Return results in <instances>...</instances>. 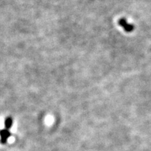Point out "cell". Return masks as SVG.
<instances>
[{
    "label": "cell",
    "instance_id": "cell-2",
    "mask_svg": "<svg viewBox=\"0 0 151 151\" xmlns=\"http://www.w3.org/2000/svg\"><path fill=\"white\" fill-rule=\"evenodd\" d=\"M118 23H119V25H120V26H121L122 28L125 30V32H131L134 30V26H133L132 25H130V24H129V23H127V20H126L125 18L120 19Z\"/></svg>",
    "mask_w": 151,
    "mask_h": 151
},
{
    "label": "cell",
    "instance_id": "cell-1",
    "mask_svg": "<svg viewBox=\"0 0 151 151\" xmlns=\"http://www.w3.org/2000/svg\"><path fill=\"white\" fill-rule=\"evenodd\" d=\"M11 132L8 131V129H1V131H0V142H1V143H2V144H5V143H6L7 142V140H8V138L11 136Z\"/></svg>",
    "mask_w": 151,
    "mask_h": 151
},
{
    "label": "cell",
    "instance_id": "cell-3",
    "mask_svg": "<svg viewBox=\"0 0 151 151\" xmlns=\"http://www.w3.org/2000/svg\"><path fill=\"white\" fill-rule=\"evenodd\" d=\"M13 126V119L11 117H8L4 120V127L6 129H9Z\"/></svg>",
    "mask_w": 151,
    "mask_h": 151
}]
</instances>
